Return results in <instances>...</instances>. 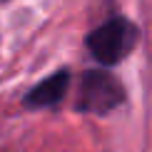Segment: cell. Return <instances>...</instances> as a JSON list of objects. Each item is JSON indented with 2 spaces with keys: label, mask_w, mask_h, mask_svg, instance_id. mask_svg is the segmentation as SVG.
I'll use <instances>...</instances> for the list:
<instances>
[{
  "label": "cell",
  "mask_w": 152,
  "mask_h": 152,
  "mask_svg": "<svg viewBox=\"0 0 152 152\" xmlns=\"http://www.w3.org/2000/svg\"><path fill=\"white\" fill-rule=\"evenodd\" d=\"M137 42H140V28L125 15H112L85 37L90 55L105 67L120 65L137 48Z\"/></svg>",
  "instance_id": "6da1fadb"
},
{
  "label": "cell",
  "mask_w": 152,
  "mask_h": 152,
  "mask_svg": "<svg viewBox=\"0 0 152 152\" xmlns=\"http://www.w3.org/2000/svg\"><path fill=\"white\" fill-rule=\"evenodd\" d=\"M122 102H125V87L112 72L105 70V65L82 72L75 110L90 112V115H110Z\"/></svg>",
  "instance_id": "7a4b0ae2"
},
{
  "label": "cell",
  "mask_w": 152,
  "mask_h": 152,
  "mask_svg": "<svg viewBox=\"0 0 152 152\" xmlns=\"http://www.w3.org/2000/svg\"><path fill=\"white\" fill-rule=\"evenodd\" d=\"M70 70L60 67L53 75H48L45 80H40L37 85H33L23 97V107L28 110H45V107H58L62 102V97L70 90Z\"/></svg>",
  "instance_id": "3957f363"
},
{
  "label": "cell",
  "mask_w": 152,
  "mask_h": 152,
  "mask_svg": "<svg viewBox=\"0 0 152 152\" xmlns=\"http://www.w3.org/2000/svg\"><path fill=\"white\" fill-rule=\"evenodd\" d=\"M0 3H8V0H0Z\"/></svg>",
  "instance_id": "277c9868"
}]
</instances>
